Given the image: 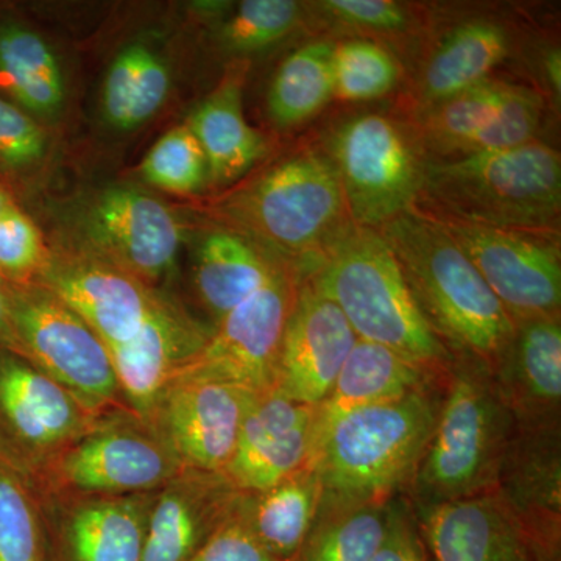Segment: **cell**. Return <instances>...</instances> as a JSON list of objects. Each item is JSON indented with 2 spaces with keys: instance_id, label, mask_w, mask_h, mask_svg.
<instances>
[{
  "instance_id": "obj_1",
  "label": "cell",
  "mask_w": 561,
  "mask_h": 561,
  "mask_svg": "<svg viewBox=\"0 0 561 561\" xmlns=\"http://www.w3.org/2000/svg\"><path fill=\"white\" fill-rule=\"evenodd\" d=\"M438 413L434 398L420 389L346 413L313 432L308 468L321 496L356 507L398 489L423 460Z\"/></svg>"
},
{
  "instance_id": "obj_2",
  "label": "cell",
  "mask_w": 561,
  "mask_h": 561,
  "mask_svg": "<svg viewBox=\"0 0 561 561\" xmlns=\"http://www.w3.org/2000/svg\"><path fill=\"white\" fill-rule=\"evenodd\" d=\"M378 231L435 334L479 356H494L511 345V317L437 220L405 210Z\"/></svg>"
},
{
  "instance_id": "obj_3",
  "label": "cell",
  "mask_w": 561,
  "mask_h": 561,
  "mask_svg": "<svg viewBox=\"0 0 561 561\" xmlns=\"http://www.w3.org/2000/svg\"><path fill=\"white\" fill-rule=\"evenodd\" d=\"M420 194L440 210L442 220L541 232L560 216V157L537 140L461 154L423 165Z\"/></svg>"
},
{
  "instance_id": "obj_4",
  "label": "cell",
  "mask_w": 561,
  "mask_h": 561,
  "mask_svg": "<svg viewBox=\"0 0 561 561\" xmlns=\"http://www.w3.org/2000/svg\"><path fill=\"white\" fill-rule=\"evenodd\" d=\"M309 267V283L339 306L357 339L397 351L421 367L445 356L378 230L350 224Z\"/></svg>"
},
{
  "instance_id": "obj_5",
  "label": "cell",
  "mask_w": 561,
  "mask_h": 561,
  "mask_svg": "<svg viewBox=\"0 0 561 561\" xmlns=\"http://www.w3.org/2000/svg\"><path fill=\"white\" fill-rule=\"evenodd\" d=\"M261 242L311 265L353 221L330 158L301 151L273 165L227 206ZM350 217V216H348Z\"/></svg>"
},
{
  "instance_id": "obj_6",
  "label": "cell",
  "mask_w": 561,
  "mask_h": 561,
  "mask_svg": "<svg viewBox=\"0 0 561 561\" xmlns=\"http://www.w3.org/2000/svg\"><path fill=\"white\" fill-rule=\"evenodd\" d=\"M3 284L22 356L61 383L88 411L101 415L127 408L110 351L90 324L39 284Z\"/></svg>"
},
{
  "instance_id": "obj_7",
  "label": "cell",
  "mask_w": 561,
  "mask_h": 561,
  "mask_svg": "<svg viewBox=\"0 0 561 561\" xmlns=\"http://www.w3.org/2000/svg\"><path fill=\"white\" fill-rule=\"evenodd\" d=\"M157 430L128 408L103 412L43 474L44 493H153L183 471Z\"/></svg>"
},
{
  "instance_id": "obj_8",
  "label": "cell",
  "mask_w": 561,
  "mask_h": 561,
  "mask_svg": "<svg viewBox=\"0 0 561 561\" xmlns=\"http://www.w3.org/2000/svg\"><path fill=\"white\" fill-rule=\"evenodd\" d=\"M330 153L357 227L378 230L420 194L423 165L400 125L382 114L351 117L332 136Z\"/></svg>"
},
{
  "instance_id": "obj_9",
  "label": "cell",
  "mask_w": 561,
  "mask_h": 561,
  "mask_svg": "<svg viewBox=\"0 0 561 561\" xmlns=\"http://www.w3.org/2000/svg\"><path fill=\"white\" fill-rule=\"evenodd\" d=\"M98 416L31 360L0 350V456L22 474H43Z\"/></svg>"
},
{
  "instance_id": "obj_10",
  "label": "cell",
  "mask_w": 561,
  "mask_h": 561,
  "mask_svg": "<svg viewBox=\"0 0 561 561\" xmlns=\"http://www.w3.org/2000/svg\"><path fill=\"white\" fill-rule=\"evenodd\" d=\"M501 440L493 390L476 376H457L421 460V489L434 504L476 496L493 476Z\"/></svg>"
},
{
  "instance_id": "obj_11",
  "label": "cell",
  "mask_w": 561,
  "mask_h": 561,
  "mask_svg": "<svg viewBox=\"0 0 561 561\" xmlns=\"http://www.w3.org/2000/svg\"><path fill=\"white\" fill-rule=\"evenodd\" d=\"M481 273L513 320L556 319L561 305L559 245L540 232L435 219Z\"/></svg>"
},
{
  "instance_id": "obj_12",
  "label": "cell",
  "mask_w": 561,
  "mask_h": 561,
  "mask_svg": "<svg viewBox=\"0 0 561 561\" xmlns=\"http://www.w3.org/2000/svg\"><path fill=\"white\" fill-rule=\"evenodd\" d=\"M294 300L290 280L279 271L216 323L205 348L176 378L232 383L257 394L275 390L280 342Z\"/></svg>"
},
{
  "instance_id": "obj_13",
  "label": "cell",
  "mask_w": 561,
  "mask_h": 561,
  "mask_svg": "<svg viewBox=\"0 0 561 561\" xmlns=\"http://www.w3.org/2000/svg\"><path fill=\"white\" fill-rule=\"evenodd\" d=\"M81 231L94 257L153 289L175 265L183 231L175 214L147 192L105 190L91 202Z\"/></svg>"
},
{
  "instance_id": "obj_14",
  "label": "cell",
  "mask_w": 561,
  "mask_h": 561,
  "mask_svg": "<svg viewBox=\"0 0 561 561\" xmlns=\"http://www.w3.org/2000/svg\"><path fill=\"white\" fill-rule=\"evenodd\" d=\"M256 394L232 383L176 378L158 394L147 421L184 470L225 474Z\"/></svg>"
},
{
  "instance_id": "obj_15",
  "label": "cell",
  "mask_w": 561,
  "mask_h": 561,
  "mask_svg": "<svg viewBox=\"0 0 561 561\" xmlns=\"http://www.w3.org/2000/svg\"><path fill=\"white\" fill-rule=\"evenodd\" d=\"M154 493H44L49 561H142Z\"/></svg>"
},
{
  "instance_id": "obj_16",
  "label": "cell",
  "mask_w": 561,
  "mask_h": 561,
  "mask_svg": "<svg viewBox=\"0 0 561 561\" xmlns=\"http://www.w3.org/2000/svg\"><path fill=\"white\" fill-rule=\"evenodd\" d=\"M356 342V332L339 306L306 284L295 295L284 328L275 390L319 408Z\"/></svg>"
},
{
  "instance_id": "obj_17",
  "label": "cell",
  "mask_w": 561,
  "mask_h": 561,
  "mask_svg": "<svg viewBox=\"0 0 561 561\" xmlns=\"http://www.w3.org/2000/svg\"><path fill=\"white\" fill-rule=\"evenodd\" d=\"M213 331L160 295L135 337L108 348L125 405L149 420L158 394L201 354Z\"/></svg>"
},
{
  "instance_id": "obj_18",
  "label": "cell",
  "mask_w": 561,
  "mask_h": 561,
  "mask_svg": "<svg viewBox=\"0 0 561 561\" xmlns=\"http://www.w3.org/2000/svg\"><path fill=\"white\" fill-rule=\"evenodd\" d=\"M317 408L278 390L254 397L225 476L241 493H261L308 467Z\"/></svg>"
},
{
  "instance_id": "obj_19",
  "label": "cell",
  "mask_w": 561,
  "mask_h": 561,
  "mask_svg": "<svg viewBox=\"0 0 561 561\" xmlns=\"http://www.w3.org/2000/svg\"><path fill=\"white\" fill-rule=\"evenodd\" d=\"M423 537L434 561H556L546 541L491 496L431 505Z\"/></svg>"
},
{
  "instance_id": "obj_20",
  "label": "cell",
  "mask_w": 561,
  "mask_h": 561,
  "mask_svg": "<svg viewBox=\"0 0 561 561\" xmlns=\"http://www.w3.org/2000/svg\"><path fill=\"white\" fill-rule=\"evenodd\" d=\"M38 280L69 306L106 348L135 337L161 294L101 261H47Z\"/></svg>"
},
{
  "instance_id": "obj_21",
  "label": "cell",
  "mask_w": 561,
  "mask_h": 561,
  "mask_svg": "<svg viewBox=\"0 0 561 561\" xmlns=\"http://www.w3.org/2000/svg\"><path fill=\"white\" fill-rule=\"evenodd\" d=\"M241 500L227 476L183 470L154 493L142 561H187L231 518Z\"/></svg>"
},
{
  "instance_id": "obj_22",
  "label": "cell",
  "mask_w": 561,
  "mask_h": 561,
  "mask_svg": "<svg viewBox=\"0 0 561 561\" xmlns=\"http://www.w3.org/2000/svg\"><path fill=\"white\" fill-rule=\"evenodd\" d=\"M420 389H423L421 365L379 343L357 339L327 400L317 408L313 432L346 413L397 400Z\"/></svg>"
},
{
  "instance_id": "obj_23",
  "label": "cell",
  "mask_w": 561,
  "mask_h": 561,
  "mask_svg": "<svg viewBox=\"0 0 561 561\" xmlns=\"http://www.w3.org/2000/svg\"><path fill=\"white\" fill-rule=\"evenodd\" d=\"M187 125L201 142L213 183L228 184L238 180L267 150L264 138L243 114L239 77H228L192 113Z\"/></svg>"
},
{
  "instance_id": "obj_24",
  "label": "cell",
  "mask_w": 561,
  "mask_h": 561,
  "mask_svg": "<svg viewBox=\"0 0 561 561\" xmlns=\"http://www.w3.org/2000/svg\"><path fill=\"white\" fill-rule=\"evenodd\" d=\"M280 271L253 242L231 231H214L203 239L195 261L198 297L216 323Z\"/></svg>"
},
{
  "instance_id": "obj_25",
  "label": "cell",
  "mask_w": 561,
  "mask_h": 561,
  "mask_svg": "<svg viewBox=\"0 0 561 561\" xmlns=\"http://www.w3.org/2000/svg\"><path fill=\"white\" fill-rule=\"evenodd\" d=\"M320 483L308 467L272 489L239 501L251 535L279 561H295L317 522Z\"/></svg>"
},
{
  "instance_id": "obj_26",
  "label": "cell",
  "mask_w": 561,
  "mask_h": 561,
  "mask_svg": "<svg viewBox=\"0 0 561 561\" xmlns=\"http://www.w3.org/2000/svg\"><path fill=\"white\" fill-rule=\"evenodd\" d=\"M0 90L32 117L54 116L65 101L57 55L43 36L14 22L0 24Z\"/></svg>"
},
{
  "instance_id": "obj_27",
  "label": "cell",
  "mask_w": 561,
  "mask_h": 561,
  "mask_svg": "<svg viewBox=\"0 0 561 561\" xmlns=\"http://www.w3.org/2000/svg\"><path fill=\"white\" fill-rule=\"evenodd\" d=\"M508 54L507 33L493 22L460 25L443 43L423 73V98L432 105L489 80Z\"/></svg>"
},
{
  "instance_id": "obj_28",
  "label": "cell",
  "mask_w": 561,
  "mask_h": 561,
  "mask_svg": "<svg viewBox=\"0 0 561 561\" xmlns=\"http://www.w3.org/2000/svg\"><path fill=\"white\" fill-rule=\"evenodd\" d=\"M171 91V70L146 44H133L111 62L103 83V114L117 130L150 121Z\"/></svg>"
},
{
  "instance_id": "obj_29",
  "label": "cell",
  "mask_w": 561,
  "mask_h": 561,
  "mask_svg": "<svg viewBox=\"0 0 561 561\" xmlns=\"http://www.w3.org/2000/svg\"><path fill=\"white\" fill-rule=\"evenodd\" d=\"M332 50L327 41L306 44L286 58L267 95L272 121L279 127H294L311 119L334 98Z\"/></svg>"
},
{
  "instance_id": "obj_30",
  "label": "cell",
  "mask_w": 561,
  "mask_h": 561,
  "mask_svg": "<svg viewBox=\"0 0 561 561\" xmlns=\"http://www.w3.org/2000/svg\"><path fill=\"white\" fill-rule=\"evenodd\" d=\"M508 87L511 84L489 79L435 103L426 121L427 135L442 150L471 153L496 121Z\"/></svg>"
},
{
  "instance_id": "obj_31",
  "label": "cell",
  "mask_w": 561,
  "mask_h": 561,
  "mask_svg": "<svg viewBox=\"0 0 561 561\" xmlns=\"http://www.w3.org/2000/svg\"><path fill=\"white\" fill-rule=\"evenodd\" d=\"M0 561H49L43 513L28 479L0 456Z\"/></svg>"
},
{
  "instance_id": "obj_32",
  "label": "cell",
  "mask_w": 561,
  "mask_h": 561,
  "mask_svg": "<svg viewBox=\"0 0 561 561\" xmlns=\"http://www.w3.org/2000/svg\"><path fill=\"white\" fill-rule=\"evenodd\" d=\"M387 511L356 505L316 524L295 561H371L386 530Z\"/></svg>"
},
{
  "instance_id": "obj_33",
  "label": "cell",
  "mask_w": 561,
  "mask_h": 561,
  "mask_svg": "<svg viewBox=\"0 0 561 561\" xmlns=\"http://www.w3.org/2000/svg\"><path fill=\"white\" fill-rule=\"evenodd\" d=\"M519 386L531 400L556 404L561 398V328L557 319L523 323L515 346Z\"/></svg>"
},
{
  "instance_id": "obj_34",
  "label": "cell",
  "mask_w": 561,
  "mask_h": 561,
  "mask_svg": "<svg viewBox=\"0 0 561 561\" xmlns=\"http://www.w3.org/2000/svg\"><path fill=\"white\" fill-rule=\"evenodd\" d=\"M139 171L151 186L176 195L195 194L209 181L205 153L187 124L158 139Z\"/></svg>"
},
{
  "instance_id": "obj_35",
  "label": "cell",
  "mask_w": 561,
  "mask_h": 561,
  "mask_svg": "<svg viewBox=\"0 0 561 561\" xmlns=\"http://www.w3.org/2000/svg\"><path fill=\"white\" fill-rule=\"evenodd\" d=\"M334 98L362 102L382 98L398 80L397 62L371 41L334 44L332 50Z\"/></svg>"
},
{
  "instance_id": "obj_36",
  "label": "cell",
  "mask_w": 561,
  "mask_h": 561,
  "mask_svg": "<svg viewBox=\"0 0 561 561\" xmlns=\"http://www.w3.org/2000/svg\"><path fill=\"white\" fill-rule=\"evenodd\" d=\"M300 18V5L291 0H245L221 31L225 46L232 51L267 49L286 38Z\"/></svg>"
},
{
  "instance_id": "obj_37",
  "label": "cell",
  "mask_w": 561,
  "mask_h": 561,
  "mask_svg": "<svg viewBox=\"0 0 561 561\" xmlns=\"http://www.w3.org/2000/svg\"><path fill=\"white\" fill-rule=\"evenodd\" d=\"M46 262L38 228L13 203L0 216V279L13 284L33 283Z\"/></svg>"
},
{
  "instance_id": "obj_38",
  "label": "cell",
  "mask_w": 561,
  "mask_h": 561,
  "mask_svg": "<svg viewBox=\"0 0 561 561\" xmlns=\"http://www.w3.org/2000/svg\"><path fill=\"white\" fill-rule=\"evenodd\" d=\"M47 150L46 133L31 114L0 95V165L24 172L38 165Z\"/></svg>"
},
{
  "instance_id": "obj_39",
  "label": "cell",
  "mask_w": 561,
  "mask_h": 561,
  "mask_svg": "<svg viewBox=\"0 0 561 561\" xmlns=\"http://www.w3.org/2000/svg\"><path fill=\"white\" fill-rule=\"evenodd\" d=\"M241 501V500H239ZM239 505V504H238ZM187 561H279L251 535L238 507L197 553Z\"/></svg>"
},
{
  "instance_id": "obj_40",
  "label": "cell",
  "mask_w": 561,
  "mask_h": 561,
  "mask_svg": "<svg viewBox=\"0 0 561 561\" xmlns=\"http://www.w3.org/2000/svg\"><path fill=\"white\" fill-rule=\"evenodd\" d=\"M320 7L342 24L373 31H397L408 22L404 9L391 0H327Z\"/></svg>"
},
{
  "instance_id": "obj_41",
  "label": "cell",
  "mask_w": 561,
  "mask_h": 561,
  "mask_svg": "<svg viewBox=\"0 0 561 561\" xmlns=\"http://www.w3.org/2000/svg\"><path fill=\"white\" fill-rule=\"evenodd\" d=\"M371 561H434L423 535L404 511H387L386 530Z\"/></svg>"
},
{
  "instance_id": "obj_42",
  "label": "cell",
  "mask_w": 561,
  "mask_h": 561,
  "mask_svg": "<svg viewBox=\"0 0 561 561\" xmlns=\"http://www.w3.org/2000/svg\"><path fill=\"white\" fill-rule=\"evenodd\" d=\"M0 350L11 351V353L20 354V356H22L20 341H18V335L13 328V321H11L5 284H3L2 279H0Z\"/></svg>"
},
{
  "instance_id": "obj_43",
  "label": "cell",
  "mask_w": 561,
  "mask_h": 561,
  "mask_svg": "<svg viewBox=\"0 0 561 561\" xmlns=\"http://www.w3.org/2000/svg\"><path fill=\"white\" fill-rule=\"evenodd\" d=\"M546 72H548L549 80H551L553 91L560 95L561 88V57L559 50H553L546 58Z\"/></svg>"
},
{
  "instance_id": "obj_44",
  "label": "cell",
  "mask_w": 561,
  "mask_h": 561,
  "mask_svg": "<svg viewBox=\"0 0 561 561\" xmlns=\"http://www.w3.org/2000/svg\"><path fill=\"white\" fill-rule=\"evenodd\" d=\"M11 205H13V201H11L9 192H7L5 187L0 184V216H2Z\"/></svg>"
}]
</instances>
